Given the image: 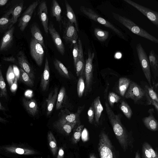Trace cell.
<instances>
[{
    "mask_svg": "<svg viewBox=\"0 0 158 158\" xmlns=\"http://www.w3.org/2000/svg\"><path fill=\"white\" fill-rule=\"evenodd\" d=\"M106 110L115 136L124 152L133 148L134 139L131 131L128 132L122 124L121 114H115L108 102H105Z\"/></svg>",
    "mask_w": 158,
    "mask_h": 158,
    "instance_id": "6da1fadb",
    "label": "cell"
},
{
    "mask_svg": "<svg viewBox=\"0 0 158 158\" xmlns=\"http://www.w3.org/2000/svg\"><path fill=\"white\" fill-rule=\"evenodd\" d=\"M0 153L5 156L14 158L38 154L37 152L22 143H12L0 146Z\"/></svg>",
    "mask_w": 158,
    "mask_h": 158,
    "instance_id": "7a4b0ae2",
    "label": "cell"
},
{
    "mask_svg": "<svg viewBox=\"0 0 158 158\" xmlns=\"http://www.w3.org/2000/svg\"><path fill=\"white\" fill-rule=\"evenodd\" d=\"M98 149L100 158H119L109 135L104 130H101L99 134Z\"/></svg>",
    "mask_w": 158,
    "mask_h": 158,
    "instance_id": "3957f363",
    "label": "cell"
},
{
    "mask_svg": "<svg viewBox=\"0 0 158 158\" xmlns=\"http://www.w3.org/2000/svg\"><path fill=\"white\" fill-rule=\"evenodd\" d=\"M114 18L133 33L144 38L152 42L158 43V39L138 26L129 19L119 14L112 13Z\"/></svg>",
    "mask_w": 158,
    "mask_h": 158,
    "instance_id": "277c9868",
    "label": "cell"
},
{
    "mask_svg": "<svg viewBox=\"0 0 158 158\" xmlns=\"http://www.w3.org/2000/svg\"><path fill=\"white\" fill-rule=\"evenodd\" d=\"M125 98L132 100L135 104L149 105L151 104L147 93L139 85L131 81L125 93Z\"/></svg>",
    "mask_w": 158,
    "mask_h": 158,
    "instance_id": "5b68a950",
    "label": "cell"
},
{
    "mask_svg": "<svg viewBox=\"0 0 158 158\" xmlns=\"http://www.w3.org/2000/svg\"><path fill=\"white\" fill-rule=\"evenodd\" d=\"M80 11L89 19L109 28L120 38L128 41L127 37L120 29L102 17L91 8L81 6L80 7Z\"/></svg>",
    "mask_w": 158,
    "mask_h": 158,
    "instance_id": "8992f818",
    "label": "cell"
},
{
    "mask_svg": "<svg viewBox=\"0 0 158 158\" xmlns=\"http://www.w3.org/2000/svg\"><path fill=\"white\" fill-rule=\"evenodd\" d=\"M94 56V53L92 52L89 49L88 51V58L85 62V96L90 93L92 89L93 80V61Z\"/></svg>",
    "mask_w": 158,
    "mask_h": 158,
    "instance_id": "52a82bcc",
    "label": "cell"
},
{
    "mask_svg": "<svg viewBox=\"0 0 158 158\" xmlns=\"http://www.w3.org/2000/svg\"><path fill=\"white\" fill-rule=\"evenodd\" d=\"M136 49L142 69L149 85L153 88L152 85V75L148 57L146 53L140 43L136 46Z\"/></svg>",
    "mask_w": 158,
    "mask_h": 158,
    "instance_id": "ba28073f",
    "label": "cell"
},
{
    "mask_svg": "<svg viewBox=\"0 0 158 158\" xmlns=\"http://www.w3.org/2000/svg\"><path fill=\"white\" fill-rule=\"evenodd\" d=\"M85 107V105L79 106L75 113H72L69 110H61L58 114L57 120L66 123H76L81 124L80 115Z\"/></svg>",
    "mask_w": 158,
    "mask_h": 158,
    "instance_id": "9c48e42d",
    "label": "cell"
},
{
    "mask_svg": "<svg viewBox=\"0 0 158 158\" xmlns=\"http://www.w3.org/2000/svg\"><path fill=\"white\" fill-rule=\"evenodd\" d=\"M24 3L23 0H13L10 2L7 5L4 14L9 16L11 15L13 24L17 21L22 11Z\"/></svg>",
    "mask_w": 158,
    "mask_h": 158,
    "instance_id": "30bf717a",
    "label": "cell"
},
{
    "mask_svg": "<svg viewBox=\"0 0 158 158\" xmlns=\"http://www.w3.org/2000/svg\"><path fill=\"white\" fill-rule=\"evenodd\" d=\"M63 38L67 43L74 44L78 39L77 31L74 25L65 19L63 21Z\"/></svg>",
    "mask_w": 158,
    "mask_h": 158,
    "instance_id": "8fae6325",
    "label": "cell"
},
{
    "mask_svg": "<svg viewBox=\"0 0 158 158\" xmlns=\"http://www.w3.org/2000/svg\"><path fill=\"white\" fill-rule=\"evenodd\" d=\"M147 17L157 27H158V12L139 4L132 0H124Z\"/></svg>",
    "mask_w": 158,
    "mask_h": 158,
    "instance_id": "7c38bea8",
    "label": "cell"
},
{
    "mask_svg": "<svg viewBox=\"0 0 158 158\" xmlns=\"http://www.w3.org/2000/svg\"><path fill=\"white\" fill-rule=\"evenodd\" d=\"M31 55L37 64L40 66L44 59V52L42 46L35 40L31 39L30 44Z\"/></svg>",
    "mask_w": 158,
    "mask_h": 158,
    "instance_id": "4fadbf2b",
    "label": "cell"
},
{
    "mask_svg": "<svg viewBox=\"0 0 158 158\" xmlns=\"http://www.w3.org/2000/svg\"><path fill=\"white\" fill-rule=\"evenodd\" d=\"M39 0H36L29 5L22 15L18 21V26L19 30L23 31L30 21L35 9L40 3Z\"/></svg>",
    "mask_w": 158,
    "mask_h": 158,
    "instance_id": "5bb4252c",
    "label": "cell"
},
{
    "mask_svg": "<svg viewBox=\"0 0 158 158\" xmlns=\"http://www.w3.org/2000/svg\"><path fill=\"white\" fill-rule=\"evenodd\" d=\"M37 15L43 26L45 33L48 32V17L46 1L42 0L39 4Z\"/></svg>",
    "mask_w": 158,
    "mask_h": 158,
    "instance_id": "9a60e30c",
    "label": "cell"
},
{
    "mask_svg": "<svg viewBox=\"0 0 158 158\" xmlns=\"http://www.w3.org/2000/svg\"><path fill=\"white\" fill-rule=\"evenodd\" d=\"M148 60L150 69L153 76L152 81L156 88H158V56L153 50H151L149 53Z\"/></svg>",
    "mask_w": 158,
    "mask_h": 158,
    "instance_id": "2e32d148",
    "label": "cell"
},
{
    "mask_svg": "<svg viewBox=\"0 0 158 158\" xmlns=\"http://www.w3.org/2000/svg\"><path fill=\"white\" fill-rule=\"evenodd\" d=\"M63 108L72 110L73 107L69 101L65 87L62 86L58 92L56 109V110H58Z\"/></svg>",
    "mask_w": 158,
    "mask_h": 158,
    "instance_id": "e0dca14e",
    "label": "cell"
},
{
    "mask_svg": "<svg viewBox=\"0 0 158 158\" xmlns=\"http://www.w3.org/2000/svg\"><path fill=\"white\" fill-rule=\"evenodd\" d=\"M48 32L56 48L60 53L63 55L65 53V48L59 34L56 31L52 22H50L48 26Z\"/></svg>",
    "mask_w": 158,
    "mask_h": 158,
    "instance_id": "ac0fdd59",
    "label": "cell"
},
{
    "mask_svg": "<svg viewBox=\"0 0 158 158\" xmlns=\"http://www.w3.org/2000/svg\"><path fill=\"white\" fill-rule=\"evenodd\" d=\"M17 58L20 68L27 73L34 81L35 77L34 72L24 52L20 51L17 55Z\"/></svg>",
    "mask_w": 158,
    "mask_h": 158,
    "instance_id": "d6986e66",
    "label": "cell"
},
{
    "mask_svg": "<svg viewBox=\"0 0 158 158\" xmlns=\"http://www.w3.org/2000/svg\"><path fill=\"white\" fill-rule=\"evenodd\" d=\"M15 29V27L13 26L4 34L0 43V52L6 50L12 44Z\"/></svg>",
    "mask_w": 158,
    "mask_h": 158,
    "instance_id": "ffe728a7",
    "label": "cell"
},
{
    "mask_svg": "<svg viewBox=\"0 0 158 158\" xmlns=\"http://www.w3.org/2000/svg\"><path fill=\"white\" fill-rule=\"evenodd\" d=\"M53 124L54 127L58 132L66 135H69L76 126L79 125L76 123H66L57 120Z\"/></svg>",
    "mask_w": 158,
    "mask_h": 158,
    "instance_id": "44dd1931",
    "label": "cell"
},
{
    "mask_svg": "<svg viewBox=\"0 0 158 158\" xmlns=\"http://www.w3.org/2000/svg\"><path fill=\"white\" fill-rule=\"evenodd\" d=\"M149 115L142 119L143 123L149 130L155 131L158 129V123L154 116V110L152 108L150 109L148 111Z\"/></svg>",
    "mask_w": 158,
    "mask_h": 158,
    "instance_id": "7402d4cb",
    "label": "cell"
},
{
    "mask_svg": "<svg viewBox=\"0 0 158 158\" xmlns=\"http://www.w3.org/2000/svg\"><path fill=\"white\" fill-rule=\"evenodd\" d=\"M58 88L57 87L54 88L49 94L46 100L47 102L46 114L48 116L52 113L56 105L58 94Z\"/></svg>",
    "mask_w": 158,
    "mask_h": 158,
    "instance_id": "603a6c76",
    "label": "cell"
},
{
    "mask_svg": "<svg viewBox=\"0 0 158 158\" xmlns=\"http://www.w3.org/2000/svg\"><path fill=\"white\" fill-rule=\"evenodd\" d=\"M50 68L48 59L46 58L44 67L42 74L40 83V87L43 91H46L48 88L50 78Z\"/></svg>",
    "mask_w": 158,
    "mask_h": 158,
    "instance_id": "cb8c5ba5",
    "label": "cell"
},
{
    "mask_svg": "<svg viewBox=\"0 0 158 158\" xmlns=\"http://www.w3.org/2000/svg\"><path fill=\"white\" fill-rule=\"evenodd\" d=\"M92 103L94 114V124L95 126H98L99 125L100 119L103 110L100 97H96Z\"/></svg>",
    "mask_w": 158,
    "mask_h": 158,
    "instance_id": "d4e9b609",
    "label": "cell"
},
{
    "mask_svg": "<svg viewBox=\"0 0 158 158\" xmlns=\"http://www.w3.org/2000/svg\"><path fill=\"white\" fill-rule=\"evenodd\" d=\"M22 102L24 106L29 114L32 116H35L37 114L39 108L37 102L35 100H28L23 98Z\"/></svg>",
    "mask_w": 158,
    "mask_h": 158,
    "instance_id": "484cf974",
    "label": "cell"
},
{
    "mask_svg": "<svg viewBox=\"0 0 158 158\" xmlns=\"http://www.w3.org/2000/svg\"><path fill=\"white\" fill-rule=\"evenodd\" d=\"M143 88L148 96L151 104L154 106L156 110L158 111V98L156 92L153 88L150 87L149 85L145 84L144 83L143 84Z\"/></svg>",
    "mask_w": 158,
    "mask_h": 158,
    "instance_id": "4316f807",
    "label": "cell"
},
{
    "mask_svg": "<svg viewBox=\"0 0 158 158\" xmlns=\"http://www.w3.org/2000/svg\"><path fill=\"white\" fill-rule=\"evenodd\" d=\"M53 63L55 69L61 76L68 79H72L70 72L60 60L55 58L53 60Z\"/></svg>",
    "mask_w": 158,
    "mask_h": 158,
    "instance_id": "83f0119b",
    "label": "cell"
},
{
    "mask_svg": "<svg viewBox=\"0 0 158 158\" xmlns=\"http://www.w3.org/2000/svg\"><path fill=\"white\" fill-rule=\"evenodd\" d=\"M30 31L33 38L38 41L44 48H45L43 36L36 23H34L32 24L31 27Z\"/></svg>",
    "mask_w": 158,
    "mask_h": 158,
    "instance_id": "f1b7e54d",
    "label": "cell"
},
{
    "mask_svg": "<svg viewBox=\"0 0 158 158\" xmlns=\"http://www.w3.org/2000/svg\"><path fill=\"white\" fill-rule=\"evenodd\" d=\"M64 3L66 9V16L68 19L71 23L74 25L77 31H78V25L74 11L66 0H64Z\"/></svg>",
    "mask_w": 158,
    "mask_h": 158,
    "instance_id": "f546056e",
    "label": "cell"
},
{
    "mask_svg": "<svg viewBox=\"0 0 158 158\" xmlns=\"http://www.w3.org/2000/svg\"><path fill=\"white\" fill-rule=\"evenodd\" d=\"M13 25L11 17L4 15L0 18V32H6L13 26Z\"/></svg>",
    "mask_w": 158,
    "mask_h": 158,
    "instance_id": "4dcf8cb0",
    "label": "cell"
},
{
    "mask_svg": "<svg viewBox=\"0 0 158 158\" xmlns=\"http://www.w3.org/2000/svg\"><path fill=\"white\" fill-rule=\"evenodd\" d=\"M73 49V55L74 66L80 56L83 55V48L81 40L78 39L75 43L74 44Z\"/></svg>",
    "mask_w": 158,
    "mask_h": 158,
    "instance_id": "1f68e13d",
    "label": "cell"
},
{
    "mask_svg": "<svg viewBox=\"0 0 158 158\" xmlns=\"http://www.w3.org/2000/svg\"><path fill=\"white\" fill-rule=\"evenodd\" d=\"M51 15L55 17L56 20L58 22L61 20V9L59 4L56 0H52L51 6Z\"/></svg>",
    "mask_w": 158,
    "mask_h": 158,
    "instance_id": "d6a6232c",
    "label": "cell"
},
{
    "mask_svg": "<svg viewBox=\"0 0 158 158\" xmlns=\"http://www.w3.org/2000/svg\"><path fill=\"white\" fill-rule=\"evenodd\" d=\"M131 81L125 77H120L118 81V90L120 94L122 97L125 96V93Z\"/></svg>",
    "mask_w": 158,
    "mask_h": 158,
    "instance_id": "836d02e7",
    "label": "cell"
},
{
    "mask_svg": "<svg viewBox=\"0 0 158 158\" xmlns=\"http://www.w3.org/2000/svg\"><path fill=\"white\" fill-rule=\"evenodd\" d=\"M85 62L83 55L80 56L75 66L76 75L77 77L81 76H85Z\"/></svg>",
    "mask_w": 158,
    "mask_h": 158,
    "instance_id": "e575fe53",
    "label": "cell"
},
{
    "mask_svg": "<svg viewBox=\"0 0 158 158\" xmlns=\"http://www.w3.org/2000/svg\"><path fill=\"white\" fill-rule=\"evenodd\" d=\"M47 139L51 152L52 155L55 156L57 154L58 148L56 139L51 131L48 133Z\"/></svg>",
    "mask_w": 158,
    "mask_h": 158,
    "instance_id": "d590c367",
    "label": "cell"
},
{
    "mask_svg": "<svg viewBox=\"0 0 158 158\" xmlns=\"http://www.w3.org/2000/svg\"><path fill=\"white\" fill-rule=\"evenodd\" d=\"M19 70L20 80L29 87H33L34 85V81L32 80L28 74L20 68L19 69Z\"/></svg>",
    "mask_w": 158,
    "mask_h": 158,
    "instance_id": "8d00e7d4",
    "label": "cell"
},
{
    "mask_svg": "<svg viewBox=\"0 0 158 158\" xmlns=\"http://www.w3.org/2000/svg\"><path fill=\"white\" fill-rule=\"evenodd\" d=\"M119 107L125 116L128 119H130L133 113L132 110L128 103L124 100H121Z\"/></svg>",
    "mask_w": 158,
    "mask_h": 158,
    "instance_id": "74e56055",
    "label": "cell"
},
{
    "mask_svg": "<svg viewBox=\"0 0 158 158\" xmlns=\"http://www.w3.org/2000/svg\"><path fill=\"white\" fill-rule=\"evenodd\" d=\"M95 36L97 39L101 42L106 41L109 36V32L101 29L96 28L94 30Z\"/></svg>",
    "mask_w": 158,
    "mask_h": 158,
    "instance_id": "f35d334b",
    "label": "cell"
},
{
    "mask_svg": "<svg viewBox=\"0 0 158 158\" xmlns=\"http://www.w3.org/2000/svg\"><path fill=\"white\" fill-rule=\"evenodd\" d=\"M84 128V125L80 124L76 126L73 130L72 141L74 143H77L80 140Z\"/></svg>",
    "mask_w": 158,
    "mask_h": 158,
    "instance_id": "ab89813d",
    "label": "cell"
},
{
    "mask_svg": "<svg viewBox=\"0 0 158 158\" xmlns=\"http://www.w3.org/2000/svg\"><path fill=\"white\" fill-rule=\"evenodd\" d=\"M84 79L85 76H81L79 77L78 80L77 86V95L79 98H81L84 93L85 89Z\"/></svg>",
    "mask_w": 158,
    "mask_h": 158,
    "instance_id": "60d3db41",
    "label": "cell"
},
{
    "mask_svg": "<svg viewBox=\"0 0 158 158\" xmlns=\"http://www.w3.org/2000/svg\"><path fill=\"white\" fill-rule=\"evenodd\" d=\"M108 104L111 108H113L115 103L118 102L120 100V97L115 93H109L108 95Z\"/></svg>",
    "mask_w": 158,
    "mask_h": 158,
    "instance_id": "b9f144b4",
    "label": "cell"
},
{
    "mask_svg": "<svg viewBox=\"0 0 158 158\" xmlns=\"http://www.w3.org/2000/svg\"><path fill=\"white\" fill-rule=\"evenodd\" d=\"M15 78L13 67L9 66L6 74V78L9 86L10 87L14 82Z\"/></svg>",
    "mask_w": 158,
    "mask_h": 158,
    "instance_id": "7bdbcfd3",
    "label": "cell"
},
{
    "mask_svg": "<svg viewBox=\"0 0 158 158\" xmlns=\"http://www.w3.org/2000/svg\"><path fill=\"white\" fill-rule=\"evenodd\" d=\"M7 94L6 83L1 69H0V96L1 97H5Z\"/></svg>",
    "mask_w": 158,
    "mask_h": 158,
    "instance_id": "ee69618b",
    "label": "cell"
},
{
    "mask_svg": "<svg viewBox=\"0 0 158 158\" xmlns=\"http://www.w3.org/2000/svg\"><path fill=\"white\" fill-rule=\"evenodd\" d=\"M87 115L89 123L91 124H94V114L92 103L88 110Z\"/></svg>",
    "mask_w": 158,
    "mask_h": 158,
    "instance_id": "f6af8a7d",
    "label": "cell"
},
{
    "mask_svg": "<svg viewBox=\"0 0 158 158\" xmlns=\"http://www.w3.org/2000/svg\"><path fill=\"white\" fill-rule=\"evenodd\" d=\"M143 144L149 151L152 158H158L157 152L154 150L149 143L147 142H145Z\"/></svg>",
    "mask_w": 158,
    "mask_h": 158,
    "instance_id": "bcb514c9",
    "label": "cell"
},
{
    "mask_svg": "<svg viewBox=\"0 0 158 158\" xmlns=\"http://www.w3.org/2000/svg\"><path fill=\"white\" fill-rule=\"evenodd\" d=\"M142 150L143 158H152L150 153L143 144H142Z\"/></svg>",
    "mask_w": 158,
    "mask_h": 158,
    "instance_id": "7dc6e473",
    "label": "cell"
},
{
    "mask_svg": "<svg viewBox=\"0 0 158 158\" xmlns=\"http://www.w3.org/2000/svg\"><path fill=\"white\" fill-rule=\"evenodd\" d=\"M14 72L15 75V77H16L17 80H19L20 76V70L18 67L15 65H14L13 66Z\"/></svg>",
    "mask_w": 158,
    "mask_h": 158,
    "instance_id": "c3c4849f",
    "label": "cell"
},
{
    "mask_svg": "<svg viewBox=\"0 0 158 158\" xmlns=\"http://www.w3.org/2000/svg\"><path fill=\"white\" fill-rule=\"evenodd\" d=\"M17 78L15 77L13 83L10 87V90L13 93L15 92L17 89Z\"/></svg>",
    "mask_w": 158,
    "mask_h": 158,
    "instance_id": "681fc988",
    "label": "cell"
},
{
    "mask_svg": "<svg viewBox=\"0 0 158 158\" xmlns=\"http://www.w3.org/2000/svg\"><path fill=\"white\" fill-rule=\"evenodd\" d=\"M2 60L5 61L13 63H15L16 61V59L13 56H11L9 57H4L2 58Z\"/></svg>",
    "mask_w": 158,
    "mask_h": 158,
    "instance_id": "f907efd6",
    "label": "cell"
},
{
    "mask_svg": "<svg viewBox=\"0 0 158 158\" xmlns=\"http://www.w3.org/2000/svg\"><path fill=\"white\" fill-rule=\"evenodd\" d=\"M64 152L63 148H60L58 151L57 158H64Z\"/></svg>",
    "mask_w": 158,
    "mask_h": 158,
    "instance_id": "816d5d0a",
    "label": "cell"
},
{
    "mask_svg": "<svg viewBox=\"0 0 158 158\" xmlns=\"http://www.w3.org/2000/svg\"><path fill=\"white\" fill-rule=\"evenodd\" d=\"M9 1V0H0V7L5 5Z\"/></svg>",
    "mask_w": 158,
    "mask_h": 158,
    "instance_id": "f5cc1de1",
    "label": "cell"
},
{
    "mask_svg": "<svg viewBox=\"0 0 158 158\" xmlns=\"http://www.w3.org/2000/svg\"><path fill=\"white\" fill-rule=\"evenodd\" d=\"M135 158H141L139 150L136 152Z\"/></svg>",
    "mask_w": 158,
    "mask_h": 158,
    "instance_id": "db71d44e",
    "label": "cell"
},
{
    "mask_svg": "<svg viewBox=\"0 0 158 158\" xmlns=\"http://www.w3.org/2000/svg\"><path fill=\"white\" fill-rule=\"evenodd\" d=\"M89 158H97L95 155L93 153H91L89 155Z\"/></svg>",
    "mask_w": 158,
    "mask_h": 158,
    "instance_id": "11a10c76",
    "label": "cell"
},
{
    "mask_svg": "<svg viewBox=\"0 0 158 158\" xmlns=\"http://www.w3.org/2000/svg\"><path fill=\"white\" fill-rule=\"evenodd\" d=\"M6 120L0 117V122H5Z\"/></svg>",
    "mask_w": 158,
    "mask_h": 158,
    "instance_id": "9f6ffc18",
    "label": "cell"
},
{
    "mask_svg": "<svg viewBox=\"0 0 158 158\" xmlns=\"http://www.w3.org/2000/svg\"><path fill=\"white\" fill-rule=\"evenodd\" d=\"M0 110H5L4 108L2 106L0 102Z\"/></svg>",
    "mask_w": 158,
    "mask_h": 158,
    "instance_id": "6f0895ef",
    "label": "cell"
},
{
    "mask_svg": "<svg viewBox=\"0 0 158 158\" xmlns=\"http://www.w3.org/2000/svg\"><path fill=\"white\" fill-rule=\"evenodd\" d=\"M47 158H50V156L48 155V156Z\"/></svg>",
    "mask_w": 158,
    "mask_h": 158,
    "instance_id": "680465c9",
    "label": "cell"
},
{
    "mask_svg": "<svg viewBox=\"0 0 158 158\" xmlns=\"http://www.w3.org/2000/svg\"><path fill=\"white\" fill-rule=\"evenodd\" d=\"M72 158V157H69V158Z\"/></svg>",
    "mask_w": 158,
    "mask_h": 158,
    "instance_id": "91938a15",
    "label": "cell"
},
{
    "mask_svg": "<svg viewBox=\"0 0 158 158\" xmlns=\"http://www.w3.org/2000/svg\"></svg>",
    "mask_w": 158,
    "mask_h": 158,
    "instance_id": "94428289",
    "label": "cell"
}]
</instances>
